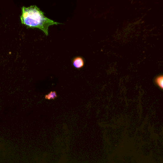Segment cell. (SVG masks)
Here are the masks:
<instances>
[{
	"label": "cell",
	"mask_w": 163,
	"mask_h": 163,
	"mask_svg": "<svg viewBox=\"0 0 163 163\" xmlns=\"http://www.w3.org/2000/svg\"><path fill=\"white\" fill-rule=\"evenodd\" d=\"M20 18L22 24L26 25L27 28H39L46 36L48 35L50 26L60 23L45 17L44 12L36 5H32L29 7L23 6Z\"/></svg>",
	"instance_id": "obj_1"
},
{
	"label": "cell",
	"mask_w": 163,
	"mask_h": 163,
	"mask_svg": "<svg viewBox=\"0 0 163 163\" xmlns=\"http://www.w3.org/2000/svg\"><path fill=\"white\" fill-rule=\"evenodd\" d=\"M155 82L161 89L163 90V75L157 76L155 79Z\"/></svg>",
	"instance_id": "obj_3"
},
{
	"label": "cell",
	"mask_w": 163,
	"mask_h": 163,
	"mask_svg": "<svg viewBox=\"0 0 163 163\" xmlns=\"http://www.w3.org/2000/svg\"><path fill=\"white\" fill-rule=\"evenodd\" d=\"M72 64L74 67L78 69H80L83 67L84 65V60L82 57H76L72 61Z\"/></svg>",
	"instance_id": "obj_2"
},
{
	"label": "cell",
	"mask_w": 163,
	"mask_h": 163,
	"mask_svg": "<svg viewBox=\"0 0 163 163\" xmlns=\"http://www.w3.org/2000/svg\"><path fill=\"white\" fill-rule=\"evenodd\" d=\"M57 97V94L56 91H51V93L47 94L45 97V98L47 100H53Z\"/></svg>",
	"instance_id": "obj_4"
}]
</instances>
